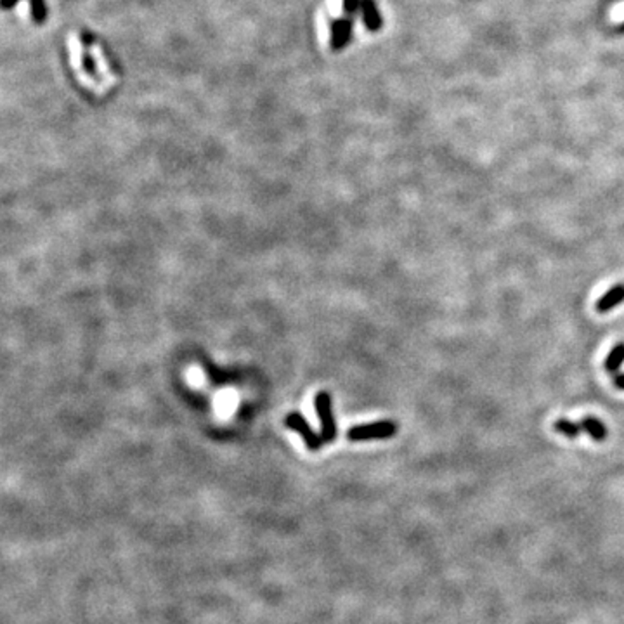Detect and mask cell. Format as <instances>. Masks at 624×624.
I'll return each mask as SVG.
<instances>
[{
  "label": "cell",
  "instance_id": "cell-5",
  "mask_svg": "<svg viewBox=\"0 0 624 624\" xmlns=\"http://www.w3.org/2000/svg\"><path fill=\"white\" fill-rule=\"evenodd\" d=\"M583 432H586L593 441H605L607 439V427L602 420L595 418V416H585V418L579 422Z\"/></svg>",
  "mask_w": 624,
  "mask_h": 624
},
{
  "label": "cell",
  "instance_id": "cell-1",
  "mask_svg": "<svg viewBox=\"0 0 624 624\" xmlns=\"http://www.w3.org/2000/svg\"><path fill=\"white\" fill-rule=\"evenodd\" d=\"M397 432V425L390 420H382V422L364 423V425H355L347 432V439L352 442L371 441V439H389L394 437Z\"/></svg>",
  "mask_w": 624,
  "mask_h": 624
},
{
  "label": "cell",
  "instance_id": "cell-2",
  "mask_svg": "<svg viewBox=\"0 0 624 624\" xmlns=\"http://www.w3.org/2000/svg\"><path fill=\"white\" fill-rule=\"evenodd\" d=\"M314 407L321 422V437L325 442H333L337 439V422H335L333 410H331V395L321 390L316 394Z\"/></svg>",
  "mask_w": 624,
  "mask_h": 624
},
{
  "label": "cell",
  "instance_id": "cell-3",
  "mask_svg": "<svg viewBox=\"0 0 624 624\" xmlns=\"http://www.w3.org/2000/svg\"><path fill=\"white\" fill-rule=\"evenodd\" d=\"M285 425L288 429L295 430L300 437L303 439V442H306L307 449L311 451H319L323 447V437H319V434H316L314 430H312V427L307 423V420L303 418L300 413H288L285 418Z\"/></svg>",
  "mask_w": 624,
  "mask_h": 624
},
{
  "label": "cell",
  "instance_id": "cell-11",
  "mask_svg": "<svg viewBox=\"0 0 624 624\" xmlns=\"http://www.w3.org/2000/svg\"><path fill=\"white\" fill-rule=\"evenodd\" d=\"M82 66H83V70H85V73L90 75L92 78H98V80L101 78L98 73V65H95L94 58H92L89 51H85L82 54Z\"/></svg>",
  "mask_w": 624,
  "mask_h": 624
},
{
  "label": "cell",
  "instance_id": "cell-8",
  "mask_svg": "<svg viewBox=\"0 0 624 624\" xmlns=\"http://www.w3.org/2000/svg\"><path fill=\"white\" fill-rule=\"evenodd\" d=\"M623 363H624V343H618V345L609 352V355H607L605 370L609 371V373H615V371L621 368Z\"/></svg>",
  "mask_w": 624,
  "mask_h": 624
},
{
  "label": "cell",
  "instance_id": "cell-9",
  "mask_svg": "<svg viewBox=\"0 0 624 624\" xmlns=\"http://www.w3.org/2000/svg\"><path fill=\"white\" fill-rule=\"evenodd\" d=\"M555 430L560 432V434H563L566 437H571V439L578 437V435L583 432L579 423L569 422V420H563V418H560V420H557V422H555Z\"/></svg>",
  "mask_w": 624,
  "mask_h": 624
},
{
  "label": "cell",
  "instance_id": "cell-13",
  "mask_svg": "<svg viewBox=\"0 0 624 624\" xmlns=\"http://www.w3.org/2000/svg\"><path fill=\"white\" fill-rule=\"evenodd\" d=\"M80 40H82V43L85 47H90L92 42H94V38H92L90 33H87V31H82V33H80Z\"/></svg>",
  "mask_w": 624,
  "mask_h": 624
},
{
  "label": "cell",
  "instance_id": "cell-15",
  "mask_svg": "<svg viewBox=\"0 0 624 624\" xmlns=\"http://www.w3.org/2000/svg\"><path fill=\"white\" fill-rule=\"evenodd\" d=\"M18 2H19V0H2V9H6V11L13 9V7H14Z\"/></svg>",
  "mask_w": 624,
  "mask_h": 624
},
{
  "label": "cell",
  "instance_id": "cell-7",
  "mask_svg": "<svg viewBox=\"0 0 624 624\" xmlns=\"http://www.w3.org/2000/svg\"><path fill=\"white\" fill-rule=\"evenodd\" d=\"M624 300V285H615L612 286L605 295L597 302V311L598 312H609L614 309L615 306H619Z\"/></svg>",
  "mask_w": 624,
  "mask_h": 624
},
{
  "label": "cell",
  "instance_id": "cell-10",
  "mask_svg": "<svg viewBox=\"0 0 624 624\" xmlns=\"http://www.w3.org/2000/svg\"><path fill=\"white\" fill-rule=\"evenodd\" d=\"M31 7V18L35 23H43L47 19V6L46 0H30Z\"/></svg>",
  "mask_w": 624,
  "mask_h": 624
},
{
  "label": "cell",
  "instance_id": "cell-4",
  "mask_svg": "<svg viewBox=\"0 0 624 624\" xmlns=\"http://www.w3.org/2000/svg\"><path fill=\"white\" fill-rule=\"evenodd\" d=\"M352 26H354V19L342 18L333 19L330 25V46L333 51H342L343 47L349 43L352 37Z\"/></svg>",
  "mask_w": 624,
  "mask_h": 624
},
{
  "label": "cell",
  "instance_id": "cell-14",
  "mask_svg": "<svg viewBox=\"0 0 624 624\" xmlns=\"http://www.w3.org/2000/svg\"><path fill=\"white\" fill-rule=\"evenodd\" d=\"M614 383H615V387H618V389L624 390V373H615L614 375Z\"/></svg>",
  "mask_w": 624,
  "mask_h": 624
},
{
  "label": "cell",
  "instance_id": "cell-12",
  "mask_svg": "<svg viewBox=\"0 0 624 624\" xmlns=\"http://www.w3.org/2000/svg\"><path fill=\"white\" fill-rule=\"evenodd\" d=\"M363 0H343V13L345 14H354L361 9Z\"/></svg>",
  "mask_w": 624,
  "mask_h": 624
},
{
  "label": "cell",
  "instance_id": "cell-6",
  "mask_svg": "<svg viewBox=\"0 0 624 624\" xmlns=\"http://www.w3.org/2000/svg\"><path fill=\"white\" fill-rule=\"evenodd\" d=\"M361 11H363V19L364 25L370 31H378L382 26V16L378 13V7L375 4V0H363L361 2Z\"/></svg>",
  "mask_w": 624,
  "mask_h": 624
}]
</instances>
